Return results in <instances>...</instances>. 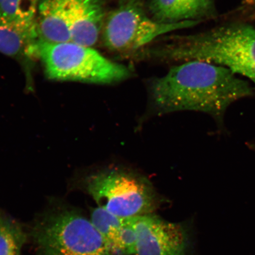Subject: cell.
Wrapping results in <instances>:
<instances>
[{
  "label": "cell",
  "mask_w": 255,
  "mask_h": 255,
  "mask_svg": "<svg viewBox=\"0 0 255 255\" xmlns=\"http://www.w3.org/2000/svg\"><path fill=\"white\" fill-rule=\"evenodd\" d=\"M150 92L153 106L159 114L202 112L221 126L232 104L254 95L250 84L230 70L199 60L173 67L152 82Z\"/></svg>",
  "instance_id": "obj_1"
},
{
  "label": "cell",
  "mask_w": 255,
  "mask_h": 255,
  "mask_svg": "<svg viewBox=\"0 0 255 255\" xmlns=\"http://www.w3.org/2000/svg\"><path fill=\"white\" fill-rule=\"evenodd\" d=\"M144 57L214 64L247 77L255 85V27L235 22L199 34L174 37L170 42L143 51Z\"/></svg>",
  "instance_id": "obj_2"
},
{
  "label": "cell",
  "mask_w": 255,
  "mask_h": 255,
  "mask_svg": "<svg viewBox=\"0 0 255 255\" xmlns=\"http://www.w3.org/2000/svg\"><path fill=\"white\" fill-rule=\"evenodd\" d=\"M35 49L47 77L56 81L113 84L131 75L127 66L112 61L90 47L39 39Z\"/></svg>",
  "instance_id": "obj_3"
},
{
  "label": "cell",
  "mask_w": 255,
  "mask_h": 255,
  "mask_svg": "<svg viewBox=\"0 0 255 255\" xmlns=\"http://www.w3.org/2000/svg\"><path fill=\"white\" fill-rule=\"evenodd\" d=\"M40 255H113L91 221L75 210L46 213L31 232Z\"/></svg>",
  "instance_id": "obj_4"
},
{
  "label": "cell",
  "mask_w": 255,
  "mask_h": 255,
  "mask_svg": "<svg viewBox=\"0 0 255 255\" xmlns=\"http://www.w3.org/2000/svg\"><path fill=\"white\" fill-rule=\"evenodd\" d=\"M87 188L99 207L121 219L151 215L159 198L147 178L134 172L113 168L92 175Z\"/></svg>",
  "instance_id": "obj_5"
},
{
  "label": "cell",
  "mask_w": 255,
  "mask_h": 255,
  "mask_svg": "<svg viewBox=\"0 0 255 255\" xmlns=\"http://www.w3.org/2000/svg\"><path fill=\"white\" fill-rule=\"evenodd\" d=\"M200 22L160 23L146 14L142 0H125L105 19L102 38L105 46L113 52H136L162 35L193 27Z\"/></svg>",
  "instance_id": "obj_6"
},
{
  "label": "cell",
  "mask_w": 255,
  "mask_h": 255,
  "mask_svg": "<svg viewBox=\"0 0 255 255\" xmlns=\"http://www.w3.org/2000/svg\"><path fill=\"white\" fill-rule=\"evenodd\" d=\"M131 221L136 234L134 255H186L189 237L182 225L152 214Z\"/></svg>",
  "instance_id": "obj_7"
},
{
  "label": "cell",
  "mask_w": 255,
  "mask_h": 255,
  "mask_svg": "<svg viewBox=\"0 0 255 255\" xmlns=\"http://www.w3.org/2000/svg\"><path fill=\"white\" fill-rule=\"evenodd\" d=\"M106 17L103 0H70L71 42L94 46L102 34Z\"/></svg>",
  "instance_id": "obj_8"
},
{
  "label": "cell",
  "mask_w": 255,
  "mask_h": 255,
  "mask_svg": "<svg viewBox=\"0 0 255 255\" xmlns=\"http://www.w3.org/2000/svg\"><path fill=\"white\" fill-rule=\"evenodd\" d=\"M69 11L70 0H40L37 19L39 39L71 42Z\"/></svg>",
  "instance_id": "obj_9"
},
{
  "label": "cell",
  "mask_w": 255,
  "mask_h": 255,
  "mask_svg": "<svg viewBox=\"0 0 255 255\" xmlns=\"http://www.w3.org/2000/svg\"><path fill=\"white\" fill-rule=\"evenodd\" d=\"M39 39L36 20H20L0 12V53L16 56L33 47Z\"/></svg>",
  "instance_id": "obj_10"
},
{
  "label": "cell",
  "mask_w": 255,
  "mask_h": 255,
  "mask_svg": "<svg viewBox=\"0 0 255 255\" xmlns=\"http://www.w3.org/2000/svg\"><path fill=\"white\" fill-rule=\"evenodd\" d=\"M149 10L152 18L160 23L192 20L185 0H150Z\"/></svg>",
  "instance_id": "obj_11"
},
{
  "label": "cell",
  "mask_w": 255,
  "mask_h": 255,
  "mask_svg": "<svg viewBox=\"0 0 255 255\" xmlns=\"http://www.w3.org/2000/svg\"><path fill=\"white\" fill-rule=\"evenodd\" d=\"M91 221L109 245L113 253L116 254L124 219L118 218L103 207L98 206L92 210Z\"/></svg>",
  "instance_id": "obj_12"
},
{
  "label": "cell",
  "mask_w": 255,
  "mask_h": 255,
  "mask_svg": "<svg viewBox=\"0 0 255 255\" xmlns=\"http://www.w3.org/2000/svg\"><path fill=\"white\" fill-rule=\"evenodd\" d=\"M25 235L20 227L0 215V255H21Z\"/></svg>",
  "instance_id": "obj_13"
},
{
  "label": "cell",
  "mask_w": 255,
  "mask_h": 255,
  "mask_svg": "<svg viewBox=\"0 0 255 255\" xmlns=\"http://www.w3.org/2000/svg\"><path fill=\"white\" fill-rule=\"evenodd\" d=\"M40 0H0V12L20 20H36Z\"/></svg>",
  "instance_id": "obj_14"
},
{
  "label": "cell",
  "mask_w": 255,
  "mask_h": 255,
  "mask_svg": "<svg viewBox=\"0 0 255 255\" xmlns=\"http://www.w3.org/2000/svg\"><path fill=\"white\" fill-rule=\"evenodd\" d=\"M191 20L212 18L216 15L213 0H185Z\"/></svg>",
  "instance_id": "obj_15"
},
{
  "label": "cell",
  "mask_w": 255,
  "mask_h": 255,
  "mask_svg": "<svg viewBox=\"0 0 255 255\" xmlns=\"http://www.w3.org/2000/svg\"><path fill=\"white\" fill-rule=\"evenodd\" d=\"M251 2L252 3V4L255 5V0H251Z\"/></svg>",
  "instance_id": "obj_16"
},
{
  "label": "cell",
  "mask_w": 255,
  "mask_h": 255,
  "mask_svg": "<svg viewBox=\"0 0 255 255\" xmlns=\"http://www.w3.org/2000/svg\"><path fill=\"white\" fill-rule=\"evenodd\" d=\"M251 148H253V149H255V144H251Z\"/></svg>",
  "instance_id": "obj_17"
},
{
  "label": "cell",
  "mask_w": 255,
  "mask_h": 255,
  "mask_svg": "<svg viewBox=\"0 0 255 255\" xmlns=\"http://www.w3.org/2000/svg\"><path fill=\"white\" fill-rule=\"evenodd\" d=\"M120 1L121 2H123V1H125V0H120Z\"/></svg>",
  "instance_id": "obj_18"
}]
</instances>
